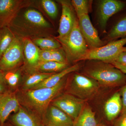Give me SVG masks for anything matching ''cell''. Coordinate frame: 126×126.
<instances>
[{"instance_id": "37", "label": "cell", "mask_w": 126, "mask_h": 126, "mask_svg": "<svg viewBox=\"0 0 126 126\" xmlns=\"http://www.w3.org/2000/svg\"></svg>"}, {"instance_id": "27", "label": "cell", "mask_w": 126, "mask_h": 126, "mask_svg": "<svg viewBox=\"0 0 126 126\" xmlns=\"http://www.w3.org/2000/svg\"><path fill=\"white\" fill-rule=\"evenodd\" d=\"M41 3L45 11L50 18L55 19L57 17L58 8L54 1L51 0H43Z\"/></svg>"}, {"instance_id": "20", "label": "cell", "mask_w": 126, "mask_h": 126, "mask_svg": "<svg viewBox=\"0 0 126 126\" xmlns=\"http://www.w3.org/2000/svg\"><path fill=\"white\" fill-rule=\"evenodd\" d=\"M67 63H63L54 62L46 61L39 62L34 67V69L43 72V73H52V72L61 71L67 68Z\"/></svg>"}, {"instance_id": "26", "label": "cell", "mask_w": 126, "mask_h": 126, "mask_svg": "<svg viewBox=\"0 0 126 126\" xmlns=\"http://www.w3.org/2000/svg\"><path fill=\"white\" fill-rule=\"evenodd\" d=\"M71 3L76 12L77 17L88 14L89 9V1L86 0H72Z\"/></svg>"}, {"instance_id": "6", "label": "cell", "mask_w": 126, "mask_h": 126, "mask_svg": "<svg viewBox=\"0 0 126 126\" xmlns=\"http://www.w3.org/2000/svg\"><path fill=\"white\" fill-rule=\"evenodd\" d=\"M23 56V41L15 37L0 59L1 70H10L15 67L22 61Z\"/></svg>"}, {"instance_id": "24", "label": "cell", "mask_w": 126, "mask_h": 126, "mask_svg": "<svg viewBox=\"0 0 126 126\" xmlns=\"http://www.w3.org/2000/svg\"><path fill=\"white\" fill-rule=\"evenodd\" d=\"M34 44L41 50L57 49L61 48V45L58 41L49 38H38L33 40Z\"/></svg>"}, {"instance_id": "3", "label": "cell", "mask_w": 126, "mask_h": 126, "mask_svg": "<svg viewBox=\"0 0 126 126\" xmlns=\"http://www.w3.org/2000/svg\"><path fill=\"white\" fill-rule=\"evenodd\" d=\"M65 84L63 78L53 87L28 90L25 94L26 101L39 114H44L50 103L63 89Z\"/></svg>"}, {"instance_id": "5", "label": "cell", "mask_w": 126, "mask_h": 126, "mask_svg": "<svg viewBox=\"0 0 126 126\" xmlns=\"http://www.w3.org/2000/svg\"><path fill=\"white\" fill-rule=\"evenodd\" d=\"M99 84L96 80L79 74L74 76L70 88L72 95L83 100L92 97L96 93Z\"/></svg>"}, {"instance_id": "17", "label": "cell", "mask_w": 126, "mask_h": 126, "mask_svg": "<svg viewBox=\"0 0 126 126\" xmlns=\"http://www.w3.org/2000/svg\"><path fill=\"white\" fill-rule=\"evenodd\" d=\"M67 59L64 51L60 48L51 50L40 49L39 62L54 61L60 63H67Z\"/></svg>"}, {"instance_id": "31", "label": "cell", "mask_w": 126, "mask_h": 126, "mask_svg": "<svg viewBox=\"0 0 126 126\" xmlns=\"http://www.w3.org/2000/svg\"><path fill=\"white\" fill-rule=\"evenodd\" d=\"M113 126H126V112L121 115Z\"/></svg>"}, {"instance_id": "13", "label": "cell", "mask_w": 126, "mask_h": 126, "mask_svg": "<svg viewBox=\"0 0 126 126\" xmlns=\"http://www.w3.org/2000/svg\"><path fill=\"white\" fill-rule=\"evenodd\" d=\"M122 109L121 97L119 92H116L107 101L104 107V112L109 121L115 119Z\"/></svg>"}, {"instance_id": "4", "label": "cell", "mask_w": 126, "mask_h": 126, "mask_svg": "<svg viewBox=\"0 0 126 126\" xmlns=\"http://www.w3.org/2000/svg\"><path fill=\"white\" fill-rule=\"evenodd\" d=\"M126 44V37L111 41L99 48L89 49L83 60H98L110 63L122 52L123 48Z\"/></svg>"}, {"instance_id": "22", "label": "cell", "mask_w": 126, "mask_h": 126, "mask_svg": "<svg viewBox=\"0 0 126 126\" xmlns=\"http://www.w3.org/2000/svg\"><path fill=\"white\" fill-rule=\"evenodd\" d=\"M18 3L14 0H0V19L5 20L11 15L16 10Z\"/></svg>"}, {"instance_id": "23", "label": "cell", "mask_w": 126, "mask_h": 126, "mask_svg": "<svg viewBox=\"0 0 126 126\" xmlns=\"http://www.w3.org/2000/svg\"><path fill=\"white\" fill-rule=\"evenodd\" d=\"M15 37L9 28L5 27L0 32V58L12 42Z\"/></svg>"}, {"instance_id": "30", "label": "cell", "mask_w": 126, "mask_h": 126, "mask_svg": "<svg viewBox=\"0 0 126 126\" xmlns=\"http://www.w3.org/2000/svg\"><path fill=\"white\" fill-rule=\"evenodd\" d=\"M112 62H115L121 65L126 66V51H122L121 52L116 58L115 60Z\"/></svg>"}, {"instance_id": "9", "label": "cell", "mask_w": 126, "mask_h": 126, "mask_svg": "<svg viewBox=\"0 0 126 126\" xmlns=\"http://www.w3.org/2000/svg\"><path fill=\"white\" fill-rule=\"evenodd\" d=\"M78 19L80 31L90 49L103 46V42L100 39L97 30L91 23L88 15L81 16Z\"/></svg>"}, {"instance_id": "2", "label": "cell", "mask_w": 126, "mask_h": 126, "mask_svg": "<svg viewBox=\"0 0 126 126\" xmlns=\"http://www.w3.org/2000/svg\"><path fill=\"white\" fill-rule=\"evenodd\" d=\"M63 46L67 59L73 62L82 61L89 50L79 26L78 19L69 34L63 38H58Z\"/></svg>"}, {"instance_id": "12", "label": "cell", "mask_w": 126, "mask_h": 126, "mask_svg": "<svg viewBox=\"0 0 126 126\" xmlns=\"http://www.w3.org/2000/svg\"><path fill=\"white\" fill-rule=\"evenodd\" d=\"M19 101L14 94L5 93L0 101V125L5 122L12 112H16L20 108Z\"/></svg>"}, {"instance_id": "36", "label": "cell", "mask_w": 126, "mask_h": 126, "mask_svg": "<svg viewBox=\"0 0 126 126\" xmlns=\"http://www.w3.org/2000/svg\"><path fill=\"white\" fill-rule=\"evenodd\" d=\"M0 70H1V69H0Z\"/></svg>"}, {"instance_id": "33", "label": "cell", "mask_w": 126, "mask_h": 126, "mask_svg": "<svg viewBox=\"0 0 126 126\" xmlns=\"http://www.w3.org/2000/svg\"><path fill=\"white\" fill-rule=\"evenodd\" d=\"M110 64H111L115 67L120 70V71H121L124 74L126 75V66L121 65V64L115 63V62H112Z\"/></svg>"}, {"instance_id": "16", "label": "cell", "mask_w": 126, "mask_h": 126, "mask_svg": "<svg viewBox=\"0 0 126 126\" xmlns=\"http://www.w3.org/2000/svg\"><path fill=\"white\" fill-rule=\"evenodd\" d=\"M23 44V53L28 63L33 67L39 61L40 49L29 39H24Z\"/></svg>"}, {"instance_id": "29", "label": "cell", "mask_w": 126, "mask_h": 126, "mask_svg": "<svg viewBox=\"0 0 126 126\" xmlns=\"http://www.w3.org/2000/svg\"><path fill=\"white\" fill-rule=\"evenodd\" d=\"M120 94L122 97L121 99L122 103V109L121 111L122 114L126 112V83L122 88L120 91Z\"/></svg>"}, {"instance_id": "19", "label": "cell", "mask_w": 126, "mask_h": 126, "mask_svg": "<svg viewBox=\"0 0 126 126\" xmlns=\"http://www.w3.org/2000/svg\"><path fill=\"white\" fill-rule=\"evenodd\" d=\"M24 17L27 23L35 27L40 28L50 27L49 23L42 14L34 9H29L26 11L24 14Z\"/></svg>"}, {"instance_id": "15", "label": "cell", "mask_w": 126, "mask_h": 126, "mask_svg": "<svg viewBox=\"0 0 126 126\" xmlns=\"http://www.w3.org/2000/svg\"><path fill=\"white\" fill-rule=\"evenodd\" d=\"M79 64H75L70 67H68L55 74H53L46 79L43 82L34 86L31 89L41 88H52L57 85L66 75L70 73L77 71L79 68Z\"/></svg>"}, {"instance_id": "25", "label": "cell", "mask_w": 126, "mask_h": 126, "mask_svg": "<svg viewBox=\"0 0 126 126\" xmlns=\"http://www.w3.org/2000/svg\"><path fill=\"white\" fill-rule=\"evenodd\" d=\"M52 73H41L34 74L26 79L25 83V89L29 90L50 77Z\"/></svg>"}, {"instance_id": "1", "label": "cell", "mask_w": 126, "mask_h": 126, "mask_svg": "<svg viewBox=\"0 0 126 126\" xmlns=\"http://www.w3.org/2000/svg\"><path fill=\"white\" fill-rule=\"evenodd\" d=\"M85 73L99 85L105 87L121 86L126 82V74L111 64L102 61L87 68Z\"/></svg>"}, {"instance_id": "18", "label": "cell", "mask_w": 126, "mask_h": 126, "mask_svg": "<svg viewBox=\"0 0 126 126\" xmlns=\"http://www.w3.org/2000/svg\"><path fill=\"white\" fill-rule=\"evenodd\" d=\"M73 126H98L95 113L88 106H84L77 119L74 121Z\"/></svg>"}, {"instance_id": "21", "label": "cell", "mask_w": 126, "mask_h": 126, "mask_svg": "<svg viewBox=\"0 0 126 126\" xmlns=\"http://www.w3.org/2000/svg\"><path fill=\"white\" fill-rule=\"evenodd\" d=\"M126 37V16L117 22L110 31L108 36L109 40Z\"/></svg>"}, {"instance_id": "14", "label": "cell", "mask_w": 126, "mask_h": 126, "mask_svg": "<svg viewBox=\"0 0 126 126\" xmlns=\"http://www.w3.org/2000/svg\"><path fill=\"white\" fill-rule=\"evenodd\" d=\"M12 121L16 126H44L35 116L20 107Z\"/></svg>"}, {"instance_id": "34", "label": "cell", "mask_w": 126, "mask_h": 126, "mask_svg": "<svg viewBox=\"0 0 126 126\" xmlns=\"http://www.w3.org/2000/svg\"><path fill=\"white\" fill-rule=\"evenodd\" d=\"M122 51H126V47H124L123 48Z\"/></svg>"}, {"instance_id": "11", "label": "cell", "mask_w": 126, "mask_h": 126, "mask_svg": "<svg viewBox=\"0 0 126 126\" xmlns=\"http://www.w3.org/2000/svg\"><path fill=\"white\" fill-rule=\"evenodd\" d=\"M44 115L45 126H73L74 120L55 106H49Z\"/></svg>"}, {"instance_id": "35", "label": "cell", "mask_w": 126, "mask_h": 126, "mask_svg": "<svg viewBox=\"0 0 126 126\" xmlns=\"http://www.w3.org/2000/svg\"><path fill=\"white\" fill-rule=\"evenodd\" d=\"M3 94H0V99H1V98H2V96H3Z\"/></svg>"}, {"instance_id": "7", "label": "cell", "mask_w": 126, "mask_h": 126, "mask_svg": "<svg viewBox=\"0 0 126 126\" xmlns=\"http://www.w3.org/2000/svg\"><path fill=\"white\" fill-rule=\"evenodd\" d=\"M52 105L55 106L67 115L74 121L77 119L84 107V100L72 94H64L52 101Z\"/></svg>"}, {"instance_id": "8", "label": "cell", "mask_w": 126, "mask_h": 126, "mask_svg": "<svg viewBox=\"0 0 126 126\" xmlns=\"http://www.w3.org/2000/svg\"><path fill=\"white\" fill-rule=\"evenodd\" d=\"M62 6V14L58 32V38H63L67 36L73 28L78 19L72 4L65 0L59 1Z\"/></svg>"}, {"instance_id": "32", "label": "cell", "mask_w": 126, "mask_h": 126, "mask_svg": "<svg viewBox=\"0 0 126 126\" xmlns=\"http://www.w3.org/2000/svg\"><path fill=\"white\" fill-rule=\"evenodd\" d=\"M4 79L3 75L1 74H0V94H3L5 93V91Z\"/></svg>"}, {"instance_id": "10", "label": "cell", "mask_w": 126, "mask_h": 126, "mask_svg": "<svg viewBox=\"0 0 126 126\" xmlns=\"http://www.w3.org/2000/svg\"><path fill=\"white\" fill-rule=\"evenodd\" d=\"M125 5L124 2L117 0H103L99 2L98 7V20L102 29L105 30L109 18L122 10Z\"/></svg>"}, {"instance_id": "28", "label": "cell", "mask_w": 126, "mask_h": 126, "mask_svg": "<svg viewBox=\"0 0 126 126\" xmlns=\"http://www.w3.org/2000/svg\"><path fill=\"white\" fill-rule=\"evenodd\" d=\"M3 77L5 82H6L9 86L14 87L18 84L20 75L18 72H12L7 74L5 77Z\"/></svg>"}]
</instances>
